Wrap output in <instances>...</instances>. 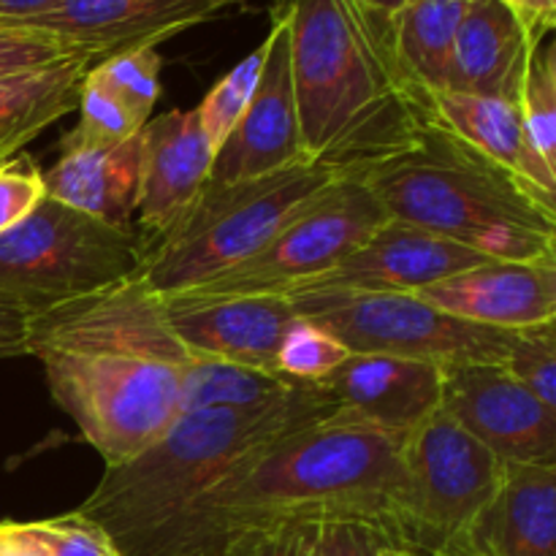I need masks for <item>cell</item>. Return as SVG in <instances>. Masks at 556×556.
I'll return each instance as SVG.
<instances>
[{"mask_svg":"<svg viewBox=\"0 0 556 556\" xmlns=\"http://www.w3.org/2000/svg\"><path fill=\"white\" fill-rule=\"evenodd\" d=\"M43 195V174L30 157L22 155L0 163V237L25 220Z\"/></svg>","mask_w":556,"mask_h":556,"instance_id":"cell-34","label":"cell"},{"mask_svg":"<svg viewBox=\"0 0 556 556\" xmlns=\"http://www.w3.org/2000/svg\"><path fill=\"white\" fill-rule=\"evenodd\" d=\"M60 0H0V27H25L52 11Z\"/></svg>","mask_w":556,"mask_h":556,"instance_id":"cell-40","label":"cell"},{"mask_svg":"<svg viewBox=\"0 0 556 556\" xmlns=\"http://www.w3.org/2000/svg\"><path fill=\"white\" fill-rule=\"evenodd\" d=\"M556 320L516 331L503 369L532 396L556 410Z\"/></svg>","mask_w":556,"mask_h":556,"instance_id":"cell-31","label":"cell"},{"mask_svg":"<svg viewBox=\"0 0 556 556\" xmlns=\"http://www.w3.org/2000/svg\"><path fill=\"white\" fill-rule=\"evenodd\" d=\"M264 65L258 85L244 109L242 119L215 152L206 182H237L264 177L280 168L307 163L302 141L296 90L288 54V16L280 5H271V25L264 38Z\"/></svg>","mask_w":556,"mask_h":556,"instance_id":"cell-12","label":"cell"},{"mask_svg":"<svg viewBox=\"0 0 556 556\" xmlns=\"http://www.w3.org/2000/svg\"><path fill=\"white\" fill-rule=\"evenodd\" d=\"M307 157L337 177L410 150L432 125L429 96L396 58L394 16L362 0H275Z\"/></svg>","mask_w":556,"mask_h":556,"instance_id":"cell-3","label":"cell"},{"mask_svg":"<svg viewBox=\"0 0 556 556\" xmlns=\"http://www.w3.org/2000/svg\"><path fill=\"white\" fill-rule=\"evenodd\" d=\"M30 342V315L0 302V358L27 356Z\"/></svg>","mask_w":556,"mask_h":556,"instance_id":"cell-38","label":"cell"},{"mask_svg":"<svg viewBox=\"0 0 556 556\" xmlns=\"http://www.w3.org/2000/svg\"><path fill=\"white\" fill-rule=\"evenodd\" d=\"M362 3H367L369 9L380 11V14H386V16H394L396 11H400L402 5L407 3V0H362Z\"/></svg>","mask_w":556,"mask_h":556,"instance_id":"cell-41","label":"cell"},{"mask_svg":"<svg viewBox=\"0 0 556 556\" xmlns=\"http://www.w3.org/2000/svg\"><path fill=\"white\" fill-rule=\"evenodd\" d=\"M315 527H271L239 532L204 556H313Z\"/></svg>","mask_w":556,"mask_h":556,"instance_id":"cell-35","label":"cell"},{"mask_svg":"<svg viewBox=\"0 0 556 556\" xmlns=\"http://www.w3.org/2000/svg\"><path fill=\"white\" fill-rule=\"evenodd\" d=\"M510 14L525 27L530 43H541L543 38L554 36L556 27V0H500Z\"/></svg>","mask_w":556,"mask_h":556,"instance_id":"cell-37","label":"cell"},{"mask_svg":"<svg viewBox=\"0 0 556 556\" xmlns=\"http://www.w3.org/2000/svg\"><path fill=\"white\" fill-rule=\"evenodd\" d=\"M483 255L389 217L362 248L337 269L296 291H358V293H416L432 282L483 264ZM293 293V291H291Z\"/></svg>","mask_w":556,"mask_h":556,"instance_id":"cell-16","label":"cell"},{"mask_svg":"<svg viewBox=\"0 0 556 556\" xmlns=\"http://www.w3.org/2000/svg\"><path fill=\"white\" fill-rule=\"evenodd\" d=\"M0 556H49L43 548L41 538L33 530V521L27 525H14V521H3V532H0Z\"/></svg>","mask_w":556,"mask_h":556,"instance_id":"cell-39","label":"cell"},{"mask_svg":"<svg viewBox=\"0 0 556 556\" xmlns=\"http://www.w3.org/2000/svg\"><path fill=\"white\" fill-rule=\"evenodd\" d=\"M92 65L96 58L76 54L0 79V163L11 161L49 125L79 109L81 81Z\"/></svg>","mask_w":556,"mask_h":556,"instance_id":"cell-22","label":"cell"},{"mask_svg":"<svg viewBox=\"0 0 556 556\" xmlns=\"http://www.w3.org/2000/svg\"><path fill=\"white\" fill-rule=\"evenodd\" d=\"M389 217L492 261L556 264V199L438 123L358 174Z\"/></svg>","mask_w":556,"mask_h":556,"instance_id":"cell-4","label":"cell"},{"mask_svg":"<svg viewBox=\"0 0 556 556\" xmlns=\"http://www.w3.org/2000/svg\"><path fill=\"white\" fill-rule=\"evenodd\" d=\"M405 500L394 546L456 556L505 465L440 407L402 440Z\"/></svg>","mask_w":556,"mask_h":556,"instance_id":"cell-9","label":"cell"},{"mask_svg":"<svg viewBox=\"0 0 556 556\" xmlns=\"http://www.w3.org/2000/svg\"><path fill=\"white\" fill-rule=\"evenodd\" d=\"M141 128L144 125L87 71L79 92V125L63 139V150L119 144L139 136Z\"/></svg>","mask_w":556,"mask_h":556,"instance_id":"cell-30","label":"cell"},{"mask_svg":"<svg viewBox=\"0 0 556 556\" xmlns=\"http://www.w3.org/2000/svg\"><path fill=\"white\" fill-rule=\"evenodd\" d=\"M440 407L503 465H556V410L500 364L445 367Z\"/></svg>","mask_w":556,"mask_h":556,"instance_id":"cell-11","label":"cell"},{"mask_svg":"<svg viewBox=\"0 0 556 556\" xmlns=\"http://www.w3.org/2000/svg\"><path fill=\"white\" fill-rule=\"evenodd\" d=\"M43 190L60 204L134 231L130 220L139 199V136L109 147L63 150L60 161L43 172Z\"/></svg>","mask_w":556,"mask_h":556,"instance_id":"cell-21","label":"cell"},{"mask_svg":"<svg viewBox=\"0 0 556 556\" xmlns=\"http://www.w3.org/2000/svg\"><path fill=\"white\" fill-rule=\"evenodd\" d=\"M429 106H432V123L470 144L472 150L492 157L508 172L519 174L525 182L535 188L525 147V130H521L519 101L440 90L429 96Z\"/></svg>","mask_w":556,"mask_h":556,"instance_id":"cell-23","label":"cell"},{"mask_svg":"<svg viewBox=\"0 0 556 556\" xmlns=\"http://www.w3.org/2000/svg\"><path fill=\"white\" fill-rule=\"evenodd\" d=\"M244 5L250 0H60L25 27L103 60L130 49H157V43Z\"/></svg>","mask_w":556,"mask_h":556,"instance_id":"cell-13","label":"cell"},{"mask_svg":"<svg viewBox=\"0 0 556 556\" xmlns=\"http://www.w3.org/2000/svg\"><path fill=\"white\" fill-rule=\"evenodd\" d=\"M432 307L500 331H521L556 320V264L483 261L416 291Z\"/></svg>","mask_w":556,"mask_h":556,"instance_id":"cell-17","label":"cell"},{"mask_svg":"<svg viewBox=\"0 0 556 556\" xmlns=\"http://www.w3.org/2000/svg\"><path fill=\"white\" fill-rule=\"evenodd\" d=\"M470 0H407L394 14V47L402 68L427 96L445 90L456 30Z\"/></svg>","mask_w":556,"mask_h":556,"instance_id":"cell-24","label":"cell"},{"mask_svg":"<svg viewBox=\"0 0 556 556\" xmlns=\"http://www.w3.org/2000/svg\"><path fill=\"white\" fill-rule=\"evenodd\" d=\"M530 174L538 190L556 199V43L554 36L535 43L519 90Z\"/></svg>","mask_w":556,"mask_h":556,"instance_id":"cell-26","label":"cell"},{"mask_svg":"<svg viewBox=\"0 0 556 556\" xmlns=\"http://www.w3.org/2000/svg\"><path fill=\"white\" fill-rule=\"evenodd\" d=\"M33 530L49 556H123L101 527L81 519L79 514L33 521Z\"/></svg>","mask_w":556,"mask_h":556,"instance_id":"cell-33","label":"cell"},{"mask_svg":"<svg viewBox=\"0 0 556 556\" xmlns=\"http://www.w3.org/2000/svg\"><path fill=\"white\" fill-rule=\"evenodd\" d=\"M139 275V239L43 195L0 237V302L33 318Z\"/></svg>","mask_w":556,"mask_h":556,"instance_id":"cell-7","label":"cell"},{"mask_svg":"<svg viewBox=\"0 0 556 556\" xmlns=\"http://www.w3.org/2000/svg\"><path fill=\"white\" fill-rule=\"evenodd\" d=\"M389 538L369 525L337 521L315 527L313 556H380Z\"/></svg>","mask_w":556,"mask_h":556,"instance_id":"cell-36","label":"cell"},{"mask_svg":"<svg viewBox=\"0 0 556 556\" xmlns=\"http://www.w3.org/2000/svg\"><path fill=\"white\" fill-rule=\"evenodd\" d=\"M27 356L106 467L134 459L182 416L195 358L139 275L33 315Z\"/></svg>","mask_w":556,"mask_h":556,"instance_id":"cell-2","label":"cell"},{"mask_svg":"<svg viewBox=\"0 0 556 556\" xmlns=\"http://www.w3.org/2000/svg\"><path fill=\"white\" fill-rule=\"evenodd\" d=\"M331 410L313 383H302L288 400L261 410L182 413L141 454L106 467L74 514L101 527L123 556H139L239 462Z\"/></svg>","mask_w":556,"mask_h":556,"instance_id":"cell-5","label":"cell"},{"mask_svg":"<svg viewBox=\"0 0 556 556\" xmlns=\"http://www.w3.org/2000/svg\"><path fill=\"white\" fill-rule=\"evenodd\" d=\"M261 65H264V47L253 49L242 63L233 65V68L206 92L204 101L195 106L201 130H204L212 152L220 150L223 141L231 136V130L237 128V123L242 119L244 109H248L250 98H253L255 92V85H258Z\"/></svg>","mask_w":556,"mask_h":556,"instance_id":"cell-29","label":"cell"},{"mask_svg":"<svg viewBox=\"0 0 556 556\" xmlns=\"http://www.w3.org/2000/svg\"><path fill=\"white\" fill-rule=\"evenodd\" d=\"M456 556H556V465H505Z\"/></svg>","mask_w":556,"mask_h":556,"instance_id":"cell-19","label":"cell"},{"mask_svg":"<svg viewBox=\"0 0 556 556\" xmlns=\"http://www.w3.org/2000/svg\"><path fill=\"white\" fill-rule=\"evenodd\" d=\"M402 500V440L331 410L239 462L139 556L206 554L239 532L337 521L396 543Z\"/></svg>","mask_w":556,"mask_h":556,"instance_id":"cell-1","label":"cell"},{"mask_svg":"<svg viewBox=\"0 0 556 556\" xmlns=\"http://www.w3.org/2000/svg\"><path fill=\"white\" fill-rule=\"evenodd\" d=\"M190 556H204V554H190Z\"/></svg>","mask_w":556,"mask_h":556,"instance_id":"cell-43","label":"cell"},{"mask_svg":"<svg viewBox=\"0 0 556 556\" xmlns=\"http://www.w3.org/2000/svg\"><path fill=\"white\" fill-rule=\"evenodd\" d=\"M299 386L269 369L195 356L185 372L182 413L261 410L288 400Z\"/></svg>","mask_w":556,"mask_h":556,"instance_id":"cell-25","label":"cell"},{"mask_svg":"<svg viewBox=\"0 0 556 556\" xmlns=\"http://www.w3.org/2000/svg\"><path fill=\"white\" fill-rule=\"evenodd\" d=\"M293 309L324 326L351 353L418 358L438 367L500 364L503 367L516 331L467 324L432 307L416 293L293 291Z\"/></svg>","mask_w":556,"mask_h":556,"instance_id":"cell-8","label":"cell"},{"mask_svg":"<svg viewBox=\"0 0 556 556\" xmlns=\"http://www.w3.org/2000/svg\"><path fill=\"white\" fill-rule=\"evenodd\" d=\"M380 556H440V554H429V552H418V548H407V546H394V543H386Z\"/></svg>","mask_w":556,"mask_h":556,"instance_id":"cell-42","label":"cell"},{"mask_svg":"<svg viewBox=\"0 0 556 556\" xmlns=\"http://www.w3.org/2000/svg\"><path fill=\"white\" fill-rule=\"evenodd\" d=\"M161 68L163 60L157 49H130L98 60L90 76L106 87L141 125H147L161 96Z\"/></svg>","mask_w":556,"mask_h":556,"instance_id":"cell-27","label":"cell"},{"mask_svg":"<svg viewBox=\"0 0 556 556\" xmlns=\"http://www.w3.org/2000/svg\"><path fill=\"white\" fill-rule=\"evenodd\" d=\"M334 179L307 161L264 177L206 182L166 231L139 242V277L161 299L193 291L258 253Z\"/></svg>","mask_w":556,"mask_h":556,"instance_id":"cell-6","label":"cell"},{"mask_svg":"<svg viewBox=\"0 0 556 556\" xmlns=\"http://www.w3.org/2000/svg\"><path fill=\"white\" fill-rule=\"evenodd\" d=\"M163 315L177 340L199 358L277 372V353L296 320L286 296H179L163 299Z\"/></svg>","mask_w":556,"mask_h":556,"instance_id":"cell-14","label":"cell"},{"mask_svg":"<svg viewBox=\"0 0 556 556\" xmlns=\"http://www.w3.org/2000/svg\"><path fill=\"white\" fill-rule=\"evenodd\" d=\"M212 152L195 109H172L150 119L139 134V199L136 239L166 231L210 179Z\"/></svg>","mask_w":556,"mask_h":556,"instance_id":"cell-18","label":"cell"},{"mask_svg":"<svg viewBox=\"0 0 556 556\" xmlns=\"http://www.w3.org/2000/svg\"><path fill=\"white\" fill-rule=\"evenodd\" d=\"M334 410L405 440L443 405V367L418 358L351 353L320 383Z\"/></svg>","mask_w":556,"mask_h":556,"instance_id":"cell-15","label":"cell"},{"mask_svg":"<svg viewBox=\"0 0 556 556\" xmlns=\"http://www.w3.org/2000/svg\"><path fill=\"white\" fill-rule=\"evenodd\" d=\"M0 532H3V525H0Z\"/></svg>","mask_w":556,"mask_h":556,"instance_id":"cell-44","label":"cell"},{"mask_svg":"<svg viewBox=\"0 0 556 556\" xmlns=\"http://www.w3.org/2000/svg\"><path fill=\"white\" fill-rule=\"evenodd\" d=\"M79 49L68 47L60 38L30 27H0V79L27 74V71L43 68V65L60 63V60L76 58ZM92 58V54H90ZM98 63V60H96Z\"/></svg>","mask_w":556,"mask_h":556,"instance_id":"cell-32","label":"cell"},{"mask_svg":"<svg viewBox=\"0 0 556 556\" xmlns=\"http://www.w3.org/2000/svg\"><path fill=\"white\" fill-rule=\"evenodd\" d=\"M532 43L500 0H470L459 22L445 90L519 101Z\"/></svg>","mask_w":556,"mask_h":556,"instance_id":"cell-20","label":"cell"},{"mask_svg":"<svg viewBox=\"0 0 556 556\" xmlns=\"http://www.w3.org/2000/svg\"><path fill=\"white\" fill-rule=\"evenodd\" d=\"M383 210L362 177H337L302 206L258 253L215 280L193 288L195 296H288L329 275L356 253L383 223Z\"/></svg>","mask_w":556,"mask_h":556,"instance_id":"cell-10","label":"cell"},{"mask_svg":"<svg viewBox=\"0 0 556 556\" xmlns=\"http://www.w3.org/2000/svg\"><path fill=\"white\" fill-rule=\"evenodd\" d=\"M348 356L351 351L331 331L296 313V320L288 326L286 337H282L275 369L277 375L293 380V383H320L337 367H342Z\"/></svg>","mask_w":556,"mask_h":556,"instance_id":"cell-28","label":"cell"}]
</instances>
